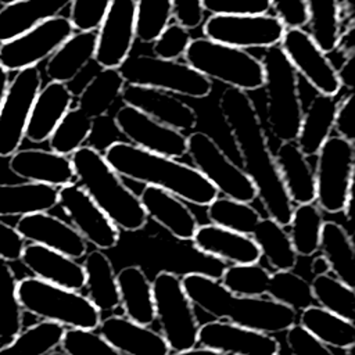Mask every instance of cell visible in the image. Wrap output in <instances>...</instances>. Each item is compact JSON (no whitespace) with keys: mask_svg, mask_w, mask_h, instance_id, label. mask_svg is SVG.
<instances>
[{"mask_svg":"<svg viewBox=\"0 0 355 355\" xmlns=\"http://www.w3.org/2000/svg\"><path fill=\"white\" fill-rule=\"evenodd\" d=\"M219 110L241 157V169L257 189V198L269 218L288 226L294 207L283 187L252 100L245 92L227 87L219 98Z\"/></svg>","mask_w":355,"mask_h":355,"instance_id":"6da1fadb","label":"cell"},{"mask_svg":"<svg viewBox=\"0 0 355 355\" xmlns=\"http://www.w3.org/2000/svg\"><path fill=\"white\" fill-rule=\"evenodd\" d=\"M103 155L121 178L159 187L182 201L207 207L218 197L216 189L194 166L176 158L148 153L121 140L105 147Z\"/></svg>","mask_w":355,"mask_h":355,"instance_id":"7a4b0ae2","label":"cell"},{"mask_svg":"<svg viewBox=\"0 0 355 355\" xmlns=\"http://www.w3.org/2000/svg\"><path fill=\"white\" fill-rule=\"evenodd\" d=\"M182 286L191 304L216 320L266 334L282 333L295 324L297 312L291 308L270 298L233 294L212 276L187 273L182 277Z\"/></svg>","mask_w":355,"mask_h":355,"instance_id":"3957f363","label":"cell"},{"mask_svg":"<svg viewBox=\"0 0 355 355\" xmlns=\"http://www.w3.org/2000/svg\"><path fill=\"white\" fill-rule=\"evenodd\" d=\"M69 159L76 183L118 229L137 232L146 226L148 218L139 196L122 182L97 148L82 146Z\"/></svg>","mask_w":355,"mask_h":355,"instance_id":"277c9868","label":"cell"},{"mask_svg":"<svg viewBox=\"0 0 355 355\" xmlns=\"http://www.w3.org/2000/svg\"><path fill=\"white\" fill-rule=\"evenodd\" d=\"M17 298L22 311L65 329L96 330L101 322V313L87 297L37 277L18 280Z\"/></svg>","mask_w":355,"mask_h":355,"instance_id":"5b68a950","label":"cell"},{"mask_svg":"<svg viewBox=\"0 0 355 355\" xmlns=\"http://www.w3.org/2000/svg\"><path fill=\"white\" fill-rule=\"evenodd\" d=\"M261 62L265 78L263 87L266 90V119L269 132L280 143L294 141L304 112L298 92L297 72L279 46L266 49Z\"/></svg>","mask_w":355,"mask_h":355,"instance_id":"8992f818","label":"cell"},{"mask_svg":"<svg viewBox=\"0 0 355 355\" xmlns=\"http://www.w3.org/2000/svg\"><path fill=\"white\" fill-rule=\"evenodd\" d=\"M183 57L187 65L211 82L219 80L245 93L263 87L262 62L247 50L196 37L191 39Z\"/></svg>","mask_w":355,"mask_h":355,"instance_id":"52a82bcc","label":"cell"},{"mask_svg":"<svg viewBox=\"0 0 355 355\" xmlns=\"http://www.w3.org/2000/svg\"><path fill=\"white\" fill-rule=\"evenodd\" d=\"M151 287L155 319L171 351L179 352L196 347L200 323L194 305L183 290L182 277L161 270L151 282Z\"/></svg>","mask_w":355,"mask_h":355,"instance_id":"ba28073f","label":"cell"},{"mask_svg":"<svg viewBox=\"0 0 355 355\" xmlns=\"http://www.w3.org/2000/svg\"><path fill=\"white\" fill-rule=\"evenodd\" d=\"M118 69L125 85L153 87L193 98H204L212 90L209 79L180 61L137 54L129 55Z\"/></svg>","mask_w":355,"mask_h":355,"instance_id":"9c48e42d","label":"cell"},{"mask_svg":"<svg viewBox=\"0 0 355 355\" xmlns=\"http://www.w3.org/2000/svg\"><path fill=\"white\" fill-rule=\"evenodd\" d=\"M316 155L313 173L318 207L329 214L343 212L347 200L354 196V143L330 136Z\"/></svg>","mask_w":355,"mask_h":355,"instance_id":"30bf717a","label":"cell"},{"mask_svg":"<svg viewBox=\"0 0 355 355\" xmlns=\"http://www.w3.org/2000/svg\"><path fill=\"white\" fill-rule=\"evenodd\" d=\"M187 139V151L194 168L223 197L251 202L257 198V189L245 172L237 166L204 132H193Z\"/></svg>","mask_w":355,"mask_h":355,"instance_id":"8fae6325","label":"cell"},{"mask_svg":"<svg viewBox=\"0 0 355 355\" xmlns=\"http://www.w3.org/2000/svg\"><path fill=\"white\" fill-rule=\"evenodd\" d=\"M75 32L68 17L57 15L19 36L0 43V67L18 72L49 58Z\"/></svg>","mask_w":355,"mask_h":355,"instance_id":"7c38bea8","label":"cell"},{"mask_svg":"<svg viewBox=\"0 0 355 355\" xmlns=\"http://www.w3.org/2000/svg\"><path fill=\"white\" fill-rule=\"evenodd\" d=\"M284 31L270 14L211 15L202 26L204 37L241 50L279 46Z\"/></svg>","mask_w":355,"mask_h":355,"instance_id":"4fadbf2b","label":"cell"},{"mask_svg":"<svg viewBox=\"0 0 355 355\" xmlns=\"http://www.w3.org/2000/svg\"><path fill=\"white\" fill-rule=\"evenodd\" d=\"M40 89L42 73L36 67L18 71L10 80L0 108V157H11L19 150Z\"/></svg>","mask_w":355,"mask_h":355,"instance_id":"5bb4252c","label":"cell"},{"mask_svg":"<svg viewBox=\"0 0 355 355\" xmlns=\"http://www.w3.org/2000/svg\"><path fill=\"white\" fill-rule=\"evenodd\" d=\"M279 47L297 75H302L318 93L337 96L341 89L337 69L308 32L302 28L286 29Z\"/></svg>","mask_w":355,"mask_h":355,"instance_id":"9a60e30c","label":"cell"},{"mask_svg":"<svg viewBox=\"0 0 355 355\" xmlns=\"http://www.w3.org/2000/svg\"><path fill=\"white\" fill-rule=\"evenodd\" d=\"M57 205L71 220V226L97 250L114 248L119 241V229L97 207L78 184L69 183L58 189Z\"/></svg>","mask_w":355,"mask_h":355,"instance_id":"2e32d148","label":"cell"},{"mask_svg":"<svg viewBox=\"0 0 355 355\" xmlns=\"http://www.w3.org/2000/svg\"><path fill=\"white\" fill-rule=\"evenodd\" d=\"M114 125L129 140L128 143L148 153L178 159L187 151V139L183 132L159 123L130 105H122L116 111Z\"/></svg>","mask_w":355,"mask_h":355,"instance_id":"e0dca14e","label":"cell"},{"mask_svg":"<svg viewBox=\"0 0 355 355\" xmlns=\"http://www.w3.org/2000/svg\"><path fill=\"white\" fill-rule=\"evenodd\" d=\"M136 0H112L96 31L94 61L101 68H119L130 55L135 35Z\"/></svg>","mask_w":355,"mask_h":355,"instance_id":"ac0fdd59","label":"cell"},{"mask_svg":"<svg viewBox=\"0 0 355 355\" xmlns=\"http://www.w3.org/2000/svg\"><path fill=\"white\" fill-rule=\"evenodd\" d=\"M197 344L223 355H279L280 352L279 341L270 334L223 320L201 324Z\"/></svg>","mask_w":355,"mask_h":355,"instance_id":"d6986e66","label":"cell"},{"mask_svg":"<svg viewBox=\"0 0 355 355\" xmlns=\"http://www.w3.org/2000/svg\"><path fill=\"white\" fill-rule=\"evenodd\" d=\"M121 98L125 105H130L179 132L193 129L198 121L196 111L187 103L164 90L125 85Z\"/></svg>","mask_w":355,"mask_h":355,"instance_id":"ffe728a7","label":"cell"},{"mask_svg":"<svg viewBox=\"0 0 355 355\" xmlns=\"http://www.w3.org/2000/svg\"><path fill=\"white\" fill-rule=\"evenodd\" d=\"M14 227L25 241L47 247L72 259H79L87 252L85 239L69 223L49 212L24 215Z\"/></svg>","mask_w":355,"mask_h":355,"instance_id":"44dd1931","label":"cell"},{"mask_svg":"<svg viewBox=\"0 0 355 355\" xmlns=\"http://www.w3.org/2000/svg\"><path fill=\"white\" fill-rule=\"evenodd\" d=\"M10 171L26 182L62 187L75 183V172L69 157L51 150L24 148L15 151L8 161Z\"/></svg>","mask_w":355,"mask_h":355,"instance_id":"7402d4cb","label":"cell"},{"mask_svg":"<svg viewBox=\"0 0 355 355\" xmlns=\"http://www.w3.org/2000/svg\"><path fill=\"white\" fill-rule=\"evenodd\" d=\"M98 334L125 355H169L161 333L132 322L126 316H108L100 322Z\"/></svg>","mask_w":355,"mask_h":355,"instance_id":"603a6c76","label":"cell"},{"mask_svg":"<svg viewBox=\"0 0 355 355\" xmlns=\"http://www.w3.org/2000/svg\"><path fill=\"white\" fill-rule=\"evenodd\" d=\"M19 261L43 282L72 291L85 288L83 266L61 252L31 243L25 244Z\"/></svg>","mask_w":355,"mask_h":355,"instance_id":"cb8c5ba5","label":"cell"},{"mask_svg":"<svg viewBox=\"0 0 355 355\" xmlns=\"http://www.w3.org/2000/svg\"><path fill=\"white\" fill-rule=\"evenodd\" d=\"M147 218L154 219L179 240H191L198 222L191 209L176 196L154 186H144L139 194Z\"/></svg>","mask_w":355,"mask_h":355,"instance_id":"d4e9b609","label":"cell"},{"mask_svg":"<svg viewBox=\"0 0 355 355\" xmlns=\"http://www.w3.org/2000/svg\"><path fill=\"white\" fill-rule=\"evenodd\" d=\"M191 241L198 251L230 261L233 265L258 263L262 257L258 245L250 236L212 223L198 225Z\"/></svg>","mask_w":355,"mask_h":355,"instance_id":"484cf974","label":"cell"},{"mask_svg":"<svg viewBox=\"0 0 355 355\" xmlns=\"http://www.w3.org/2000/svg\"><path fill=\"white\" fill-rule=\"evenodd\" d=\"M73 93L65 83L49 82L43 86L31 110L25 139L31 143L47 141L58 122L71 108Z\"/></svg>","mask_w":355,"mask_h":355,"instance_id":"4316f807","label":"cell"},{"mask_svg":"<svg viewBox=\"0 0 355 355\" xmlns=\"http://www.w3.org/2000/svg\"><path fill=\"white\" fill-rule=\"evenodd\" d=\"M283 187L293 204H309L316 198L315 173L295 141H283L273 154Z\"/></svg>","mask_w":355,"mask_h":355,"instance_id":"83f0119b","label":"cell"},{"mask_svg":"<svg viewBox=\"0 0 355 355\" xmlns=\"http://www.w3.org/2000/svg\"><path fill=\"white\" fill-rule=\"evenodd\" d=\"M71 0H18L0 7V43L60 15Z\"/></svg>","mask_w":355,"mask_h":355,"instance_id":"f1b7e54d","label":"cell"},{"mask_svg":"<svg viewBox=\"0 0 355 355\" xmlns=\"http://www.w3.org/2000/svg\"><path fill=\"white\" fill-rule=\"evenodd\" d=\"M96 31L73 32L47 60L46 75L50 82L68 83L94 61Z\"/></svg>","mask_w":355,"mask_h":355,"instance_id":"f546056e","label":"cell"},{"mask_svg":"<svg viewBox=\"0 0 355 355\" xmlns=\"http://www.w3.org/2000/svg\"><path fill=\"white\" fill-rule=\"evenodd\" d=\"M338 101L336 96L318 93L302 112L295 143L304 155H316L322 144L331 136Z\"/></svg>","mask_w":355,"mask_h":355,"instance_id":"4dcf8cb0","label":"cell"},{"mask_svg":"<svg viewBox=\"0 0 355 355\" xmlns=\"http://www.w3.org/2000/svg\"><path fill=\"white\" fill-rule=\"evenodd\" d=\"M116 286L125 316L132 322L150 326L155 320L151 282L137 265H130L116 273Z\"/></svg>","mask_w":355,"mask_h":355,"instance_id":"1f68e13d","label":"cell"},{"mask_svg":"<svg viewBox=\"0 0 355 355\" xmlns=\"http://www.w3.org/2000/svg\"><path fill=\"white\" fill-rule=\"evenodd\" d=\"M58 189L43 183H0V216L49 212L57 205Z\"/></svg>","mask_w":355,"mask_h":355,"instance_id":"d6a6232c","label":"cell"},{"mask_svg":"<svg viewBox=\"0 0 355 355\" xmlns=\"http://www.w3.org/2000/svg\"><path fill=\"white\" fill-rule=\"evenodd\" d=\"M85 287L87 290L89 301L101 312L112 311L121 305L116 273L108 257L101 250H94L86 254L83 262Z\"/></svg>","mask_w":355,"mask_h":355,"instance_id":"836d02e7","label":"cell"},{"mask_svg":"<svg viewBox=\"0 0 355 355\" xmlns=\"http://www.w3.org/2000/svg\"><path fill=\"white\" fill-rule=\"evenodd\" d=\"M319 250L334 273V277L348 287L355 288V247L352 236L337 222H323Z\"/></svg>","mask_w":355,"mask_h":355,"instance_id":"e575fe53","label":"cell"},{"mask_svg":"<svg viewBox=\"0 0 355 355\" xmlns=\"http://www.w3.org/2000/svg\"><path fill=\"white\" fill-rule=\"evenodd\" d=\"M125 87L118 68H101L78 94V108L93 121L107 115Z\"/></svg>","mask_w":355,"mask_h":355,"instance_id":"d590c367","label":"cell"},{"mask_svg":"<svg viewBox=\"0 0 355 355\" xmlns=\"http://www.w3.org/2000/svg\"><path fill=\"white\" fill-rule=\"evenodd\" d=\"M300 326L327 347H334L344 351L354 348V323L318 305H312L301 311Z\"/></svg>","mask_w":355,"mask_h":355,"instance_id":"8d00e7d4","label":"cell"},{"mask_svg":"<svg viewBox=\"0 0 355 355\" xmlns=\"http://www.w3.org/2000/svg\"><path fill=\"white\" fill-rule=\"evenodd\" d=\"M258 245L269 265L276 270H293L297 265V254L291 245L284 226L272 218H261L250 236Z\"/></svg>","mask_w":355,"mask_h":355,"instance_id":"74e56055","label":"cell"},{"mask_svg":"<svg viewBox=\"0 0 355 355\" xmlns=\"http://www.w3.org/2000/svg\"><path fill=\"white\" fill-rule=\"evenodd\" d=\"M309 36L324 53L337 50L341 42V8L337 0H306Z\"/></svg>","mask_w":355,"mask_h":355,"instance_id":"f35d334b","label":"cell"},{"mask_svg":"<svg viewBox=\"0 0 355 355\" xmlns=\"http://www.w3.org/2000/svg\"><path fill=\"white\" fill-rule=\"evenodd\" d=\"M65 330L54 322H37L0 347V355H47L60 347Z\"/></svg>","mask_w":355,"mask_h":355,"instance_id":"ab89813d","label":"cell"},{"mask_svg":"<svg viewBox=\"0 0 355 355\" xmlns=\"http://www.w3.org/2000/svg\"><path fill=\"white\" fill-rule=\"evenodd\" d=\"M323 216L315 202L301 204L293 209L288 237L297 257H312L319 251Z\"/></svg>","mask_w":355,"mask_h":355,"instance_id":"60d3db41","label":"cell"},{"mask_svg":"<svg viewBox=\"0 0 355 355\" xmlns=\"http://www.w3.org/2000/svg\"><path fill=\"white\" fill-rule=\"evenodd\" d=\"M17 277L12 268L0 259V347L22 330V308L17 298Z\"/></svg>","mask_w":355,"mask_h":355,"instance_id":"b9f144b4","label":"cell"},{"mask_svg":"<svg viewBox=\"0 0 355 355\" xmlns=\"http://www.w3.org/2000/svg\"><path fill=\"white\" fill-rule=\"evenodd\" d=\"M207 216L212 225L251 236L258 225L261 215L248 202L216 197L207 205Z\"/></svg>","mask_w":355,"mask_h":355,"instance_id":"7bdbcfd3","label":"cell"},{"mask_svg":"<svg viewBox=\"0 0 355 355\" xmlns=\"http://www.w3.org/2000/svg\"><path fill=\"white\" fill-rule=\"evenodd\" d=\"M311 291L318 306L341 316L343 319L355 320V291L337 277L329 273L315 276L311 283Z\"/></svg>","mask_w":355,"mask_h":355,"instance_id":"ee69618b","label":"cell"},{"mask_svg":"<svg viewBox=\"0 0 355 355\" xmlns=\"http://www.w3.org/2000/svg\"><path fill=\"white\" fill-rule=\"evenodd\" d=\"M265 295L291 308L294 312L315 305L311 283L293 270H276L270 273Z\"/></svg>","mask_w":355,"mask_h":355,"instance_id":"f6af8a7d","label":"cell"},{"mask_svg":"<svg viewBox=\"0 0 355 355\" xmlns=\"http://www.w3.org/2000/svg\"><path fill=\"white\" fill-rule=\"evenodd\" d=\"M93 123L94 121L78 107L69 108L47 140L50 150L69 157L89 140Z\"/></svg>","mask_w":355,"mask_h":355,"instance_id":"bcb514c9","label":"cell"},{"mask_svg":"<svg viewBox=\"0 0 355 355\" xmlns=\"http://www.w3.org/2000/svg\"><path fill=\"white\" fill-rule=\"evenodd\" d=\"M171 0H136L135 35L141 43H153L169 25Z\"/></svg>","mask_w":355,"mask_h":355,"instance_id":"7dc6e473","label":"cell"},{"mask_svg":"<svg viewBox=\"0 0 355 355\" xmlns=\"http://www.w3.org/2000/svg\"><path fill=\"white\" fill-rule=\"evenodd\" d=\"M269 276L270 272L259 263L232 265L225 269L219 282L233 294L262 297L265 295Z\"/></svg>","mask_w":355,"mask_h":355,"instance_id":"c3c4849f","label":"cell"},{"mask_svg":"<svg viewBox=\"0 0 355 355\" xmlns=\"http://www.w3.org/2000/svg\"><path fill=\"white\" fill-rule=\"evenodd\" d=\"M60 347L67 355H125L94 330L67 329Z\"/></svg>","mask_w":355,"mask_h":355,"instance_id":"681fc988","label":"cell"},{"mask_svg":"<svg viewBox=\"0 0 355 355\" xmlns=\"http://www.w3.org/2000/svg\"><path fill=\"white\" fill-rule=\"evenodd\" d=\"M191 39L193 37L186 28L180 26L176 22L169 24L153 42L151 50L154 57L178 61L180 57L184 55Z\"/></svg>","mask_w":355,"mask_h":355,"instance_id":"f907efd6","label":"cell"},{"mask_svg":"<svg viewBox=\"0 0 355 355\" xmlns=\"http://www.w3.org/2000/svg\"><path fill=\"white\" fill-rule=\"evenodd\" d=\"M112 0H71L69 22L78 32L97 31Z\"/></svg>","mask_w":355,"mask_h":355,"instance_id":"816d5d0a","label":"cell"},{"mask_svg":"<svg viewBox=\"0 0 355 355\" xmlns=\"http://www.w3.org/2000/svg\"><path fill=\"white\" fill-rule=\"evenodd\" d=\"M202 6L211 15H255L270 10L269 0H202Z\"/></svg>","mask_w":355,"mask_h":355,"instance_id":"f5cc1de1","label":"cell"},{"mask_svg":"<svg viewBox=\"0 0 355 355\" xmlns=\"http://www.w3.org/2000/svg\"><path fill=\"white\" fill-rule=\"evenodd\" d=\"M286 343L291 355H334L333 351L300 324L286 330Z\"/></svg>","mask_w":355,"mask_h":355,"instance_id":"db71d44e","label":"cell"},{"mask_svg":"<svg viewBox=\"0 0 355 355\" xmlns=\"http://www.w3.org/2000/svg\"><path fill=\"white\" fill-rule=\"evenodd\" d=\"M275 17L286 29L302 28L306 25V0H269Z\"/></svg>","mask_w":355,"mask_h":355,"instance_id":"11a10c76","label":"cell"},{"mask_svg":"<svg viewBox=\"0 0 355 355\" xmlns=\"http://www.w3.org/2000/svg\"><path fill=\"white\" fill-rule=\"evenodd\" d=\"M172 18L187 31L198 28L204 21L202 0H171Z\"/></svg>","mask_w":355,"mask_h":355,"instance_id":"9f6ffc18","label":"cell"},{"mask_svg":"<svg viewBox=\"0 0 355 355\" xmlns=\"http://www.w3.org/2000/svg\"><path fill=\"white\" fill-rule=\"evenodd\" d=\"M333 129L337 132L336 136L354 143L355 141V103H354V92H348V94L338 103L334 126Z\"/></svg>","mask_w":355,"mask_h":355,"instance_id":"6f0895ef","label":"cell"},{"mask_svg":"<svg viewBox=\"0 0 355 355\" xmlns=\"http://www.w3.org/2000/svg\"><path fill=\"white\" fill-rule=\"evenodd\" d=\"M26 241L15 227L0 219V259L6 262L19 261Z\"/></svg>","mask_w":355,"mask_h":355,"instance_id":"680465c9","label":"cell"},{"mask_svg":"<svg viewBox=\"0 0 355 355\" xmlns=\"http://www.w3.org/2000/svg\"><path fill=\"white\" fill-rule=\"evenodd\" d=\"M337 76L341 87H347L349 92H354L355 87V54H349L344 64L337 69Z\"/></svg>","mask_w":355,"mask_h":355,"instance_id":"91938a15","label":"cell"},{"mask_svg":"<svg viewBox=\"0 0 355 355\" xmlns=\"http://www.w3.org/2000/svg\"><path fill=\"white\" fill-rule=\"evenodd\" d=\"M329 270H330L329 263H327V261H326L323 257H316V258L312 261L311 272L313 273V276L324 275V273H327Z\"/></svg>","mask_w":355,"mask_h":355,"instance_id":"94428289","label":"cell"},{"mask_svg":"<svg viewBox=\"0 0 355 355\" xmlns=\"http://www.w3.org/2000/svg\"><path fill=\"white\" fill-rule=\"evenodd\" d=\"M171 355V354H169ZM172 355H223L220 352H216L214 349H208V348H204V347H193L190 349H184V351H179V352H175Z\"/></svg>","mask_w":355,"mask_h":355,"instance_id":"6125c7cd","label":"cell"},{"mask_svg":"<svg viewBox=\"0 0 355 355\" xmlns=\"http://www.w3.org/2000/svg\"><path fill=\"white\" fill-rule=\"evenodd\" d=\"M8 83H10V72H7L4 68L0 67V108H1L3 100L6 97Z\"/></svg>","mask_w":355,"mask_h":355,"instance_id":"be15d7a7","label":"cell"},{"mask_svg":"<svg viewBox=\"0 0 355 355\" xmlns=\"http://www.w3.org/2000/svg\"><path fill=\"white\" fill-rule=\"evenodd\" d=\"M14 1H18V0H0V6L3 7V6H7L10 3H14Z\"/></svg>","mask_w":355,"mask_h":355,"instance_id":"e7e4bbea","label":"cell"},{"mask_svg":"<svg viewBox=\"0 0 355 355\" xmlns=\"http://www.w3.org/2000/svg\"><path fill=\"white\" fill-rule=\"evenodd\" d=\"M47 355H67V354H65V352H62V351H55V349H54V351L49 352Z\"/></svg>","mask_w":355,"mask_h":355,"instance_id":"03108f58","label":"cell"}]
</instances>
